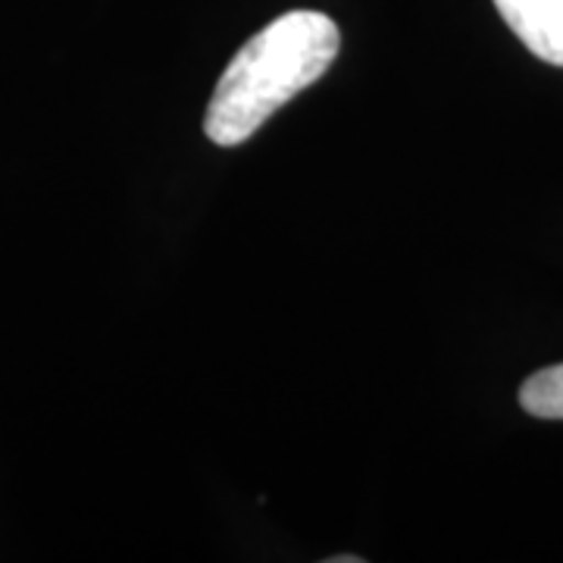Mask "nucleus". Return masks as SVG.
I'll return each instance as SVG.
<instances>
[{
    "instance_id": "nucleus-1",
    "label": "nucleus",
    "mask_w": 563,
    "mask_h": 563,
    "mask_svg": "<svg viewBox=\"0 0 563 563\" xmlns=\"http://www.w3.org/2000/svg\"><path fill=\"white\" fill-rule=\"evenodd\" d=\"M339 44V25L313 10H295L263 25L222 69L203 117L207 139L220 147L251 139L279 107L325 76Z\"/></svg>"
},
{
    "instance_id": "nucleus-3",
    "label": "nucleus",
    "mask_w": 563,
    "mask_h": 563,
    "mask_svg": "<svg viewBox=\"0 0 563 563\" xmlns=\"http://www.w3.org/2000/svg\"><path fill=\"white\" fill-rule=\"evenodd\" d=\"M520 404L539 420H563V363L529 376L520 388Z\"/></svg>"
},
{
    "instance_id": "nucleus-2",
    "label": "nucleus",
    "mask_w": 563,
    "mask_h": 563,
    "mask_svg": "<svg viewBox=\"0 0 563 563\" xmlns=\"http://www.w3.org/2000/svg\"><path fill=\"white\" fill-rule=\"evenodd\" d=\"M510 32L551 66H563V0H495Z\"/></svg>"
}]
</instances>
